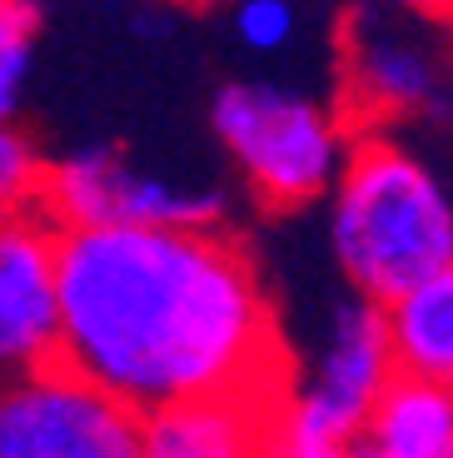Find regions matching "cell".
<instances>
[{
  "label": "cell",
  "mask_w": 453,
  "mask_h": 458,
  "mask_svg": "<svg viewBox=\"0 0 453 458\" xmlns=\"http://www.w3.org/2000/svg\"><path fill=\"white\" fill-rule=\"evenodd\" d=\"M0 458H140V413L50 359L0 384Z\"/></svg>",
  "instance_id": "8992f818"
},
{
  "label": "cell",
  "mask_w": 453,
  "mask_h": 458,
  "mask_svg": "<svg viewBox=\"0 0 453 458\" xmlns=\"http://www.w3.org/2000/svg\"><path fill=\"white\" fill-rule=\"evenodd\" d=\"M56 359L135 413L194 394H279V310L229 225L56 229Z\"/></svg>",
  "instance_id": "6da1fadb"
},
{
  "label": "cell",
  "mask_w": 453,
  "mask_h": 458,
  "mask_svg": "<svg viewBox=\"0 0 453 458\" xmlns=\"http://www.w3.org/2000/svg\"><path fill=\"white\" fill-rule=\"evenodd\" d=\"M46 30V0H0V120H21Z\"/></svg>",
  "instance_id": "8fae6325"
},
{
  "label": "cell",
  "mask_w": 453,
  "mask_h": 458,
  "mask_svg": "<svg viewBox=\"0 0 453 458\" xmlns=\"http://www.w3.org/2000/svg\"><path fill=\"white\" fill-rule=\"evenodd\" d=\"M374 5L419 15V21H433V25H453V0H374Z\"/></svg>",
  "instance_id": "5bb4252c"
},
{
  "label": "cell",
  "mask_w": 453,
  "mask_h": 458,
  "mask_svg": "<svg viewBox=\"0 0 453 458\" xmlns=\"http://www.w3.org/2000/svg\"><path fill=\"white\" fill-rule=\"evenodd\" d=\"M384 329L398 374L453 389V259L389 299Z\"/></svg>",
  "instance_id": "9c48e42d"
},
{
  "label": "cell",
  "mask_w": 453,
  "mask_h": 458,
  "mask_svg": "<svg viewBox=\"0 0 453 458\" xmlns=\"http://www.w3.org/2000/svg\"><path fill=\"white\" fill-rule=\"evenodd\" d=\"M363 444L374 458H453V389L394 374L369 409Z\"/></svg>",
  "instance_id": "30bf717a"
},
{
  "label": "cell",
  "mask_w": 453,
  "mask_h": 458,
  "mask_svg": "<svg viewBox=\"0 0 453 458\" xmlns=\"http://www.w3.org/2000/svg\"><path fill=\"white\" fill-rule=\"evenodd\" d=\"M453 25L359 0L339 25V110L354 130H398L404 120L453 130Z\"/></svg>",
  "instance_id": "277c9868"
},
{
  "label": "cell",
  "mask_w": 453,
  "mask_h": 458,
  "mask_svg": "<svg viewBox=\"0 0 453 458\" xmlns=\"http://www.w3.org/2000/svg\"><path fill=\"white\" fill-rule=\"evenodd\" d=\"M209 130L239 190L264 215H299L324 205L354 140L339 100H319L279 81L219 85L209 100Z\"/></svg>",
  "instance_id": "3957f363"
},
{
  "label": "cell",
  "mask_w": 453,
  "mask_h": 458,
  "mask_svg": "<svg viewBox=\"0 0 453 458\" xmlns=\"http://www.w3.org/2000/svg\"><path fill=\"white\" fill-rule=\"evenodd\" d=\"M50 155L21 120H0V219L40 215Z\"/></svg>",
  "instance_id": "7c38bea8"
},
{
  "label": "cell",
  "mask_w": 453,
  "mask_h": 458,
  "mask_svg": "<svg viewBox=\"0 0 453 458\" xmlns=\"http://www.w3.org/2000/svg\"><path fill=\"white\" fill-rule=\"evenodd\" d=\"M324 199L329 254L344 284L374 304L453 259V184L398 130H354Z\"/></svg>",
  "instance_id": "7a4b0ae2"
},
{
  "label": "cell",
  "mask_w": 453,
  "mask_h": 458,
  "mask_svg": "<svg viewBox=\"0 0 453 458\" xmlns=\"http://www.w3.org/2000/svg\"><path fill=\"white\" fill-rule=\"evenodd\" d=\"M145 5H184V11H194V5H209V0H145Z\"/></svg>",
  "instance_id": "9a60e30c"
},
{
  "label": "cell",
  "mask_w": 453,
  "mask_h": 458,
  "mask_svg": "<svg viewBox=\"0 0 453 458\" xmlns=\"http://www.w3.org/2000/svg\"><path fill=\"white\" fill-rule=\"evenodd\" d=\"M40 215L70 225H229V184L140 160L125 145H85L46 165Z\"/></svg>",
  "instance_id": "5b68a950"
},
{
  "label": "cell",
  "mask_w": 453,
  "mask_h": 458,
  "mask_svg": "<svg viewBox=\"0 0 453 458\" xmlns=\"http://www.w3.org/2000/svg\"><path fill=\"white\" fill-rule=\"evenodd\" d=\"M279 394H194L140 413V458H269Z\"/></svg>",
  "instance_id": "ba28073f"
},
{
  "label": "cell",
  "mask_w": 453,
  "mask_h": 458,
  "mask_svg": "<svg viewBox=\"0 0 453 458\" xmlns=\"http://www.w3.org/2000/svg\"><path fill=\"white\" fill-rule=\"evenodd\" d=\"M56 344V225L46 215H11L0 219V384L50 364Z\"/></svg>",
  "instance_id": "52a82bcc"
},
{
  "label": "cell",
  "mask_w": 453,
  "mask_h": 458,
  "mask_svg": "<svg viewBox=\"0 0 453 458\" xmlns=\"http://www.w3.org/2000/svg\"><path fill=\"white\" fill-rule=\"evenodd\" d=\"M235 40L250 55H284L299 40L295 0H235Z\"/></svg>",
  "instance_id": "4fadbf2b"
}]
</instances>
